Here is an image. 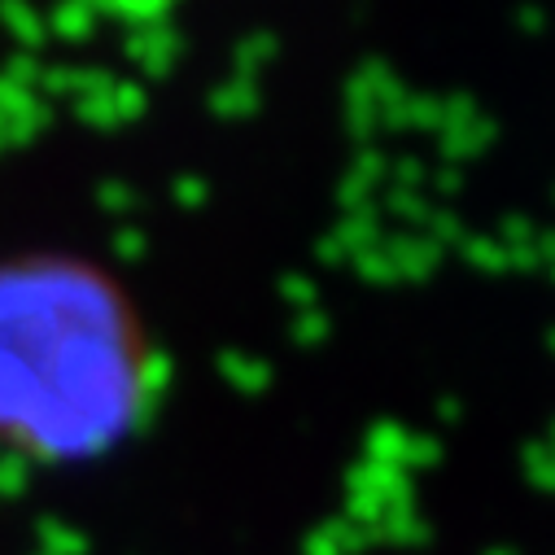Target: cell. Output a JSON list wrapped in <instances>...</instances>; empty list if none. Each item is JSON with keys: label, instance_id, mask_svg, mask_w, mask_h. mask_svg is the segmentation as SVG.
<instances>
[{"label": "cell", "instance_id": "2", "mask_svg": "<svg viewBox=\"0 0 555 555\" xmlns=\"http://www.w3.org/2000/svg\"><path fill=\"white\" fill-rule=\"evenodd\" d=\"M551 341H555V333H551Z\"/></svg>", "mask_w": 555, "mask_h": 555}, {"label": "cell", "instance_id": "1", "mask_svg": "<svg viewBox=\"0 0 555 555\" xmlns=\"http://www.w3.org/2000/svg\"><path fill=\"white\" fill-rule=\"evenodd\" d=\"M163 350L131 285L70 245L0 249V455L62 473L150 425Z\"/></svg>", "mask_w": 555, "mask_h": 555}]
</instances>
